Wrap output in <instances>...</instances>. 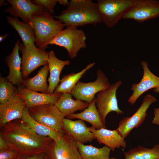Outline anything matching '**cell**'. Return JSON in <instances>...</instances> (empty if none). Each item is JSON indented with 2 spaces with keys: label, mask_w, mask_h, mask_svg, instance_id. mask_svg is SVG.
Masks as SVG:
<instances>
[{
  "label": "cell",
  "mask_w": 159,
  "mask_h": 159,
  "mask_svg": "<svg viewBox=\"0 0 159 159\" xmlns=\"http://www.w3.org/2000/svg\"><path fill=\"white\" fill-rule=\"evenodd\" d=\"M89 128L98 143L104 144L111 151H114L120 147L126 148V143L124 138L116 129L110 130L104 128L96 129L92 126Z\"/></svg>",
  "instance_id": "cell-18"
},
{
  "label": "cell",
  "mask_w": 159,
  "mask_h": 159,
  "mask_svg": "<svg viewBox=\"0 0 159 159\" xmlns=\"http://www.w3.org/2000/svg\"><path fill=\"white\" fill-rule=\"evenodd\" d=\"M21 120L38 135L49 137L55 142L60 140L65 134L64 131H56L35 121L29 115L26 107L23 111Z\"/></svg>",
  "instance_id": "cell-21"
},
{
  "label": "cell",
  "mask_w": 159,
  "mask_h": 159,
  "mask_svg": "<svg viewBox=\"0 0 159 159\" xmlns=\"http://www.w3.org/2000/svg\"><path fill=\"white\" fill-rule=\"evenodd\" d=\"M133 0H98L97 3L102 22L113 27L132 7Z\"/></svg>",
  "instance_id": "cell-5"
},
{
  "label": "cell",
  "mask_w": 159,
  "mask_h": 159,
  "mask_svg": "<svg viewBox=\"0 0 159 159\" xmlns=\"http://www.w3.org/2000/svg\"><path fill=\"white\" fill-rule=\"evenodd\" d=\"M122 84L119 80L107 89L98 92L96 97L95 104L101 119L105 124V119L108 114L111 112H115L118 115L123 114L124 112L119 108L116 92Z\"/></svg>",
  "instance_id": "cell-9"
},
{
  "label": "cell",
  "mask_w": 159,
  "mask_h": 159,
  "mask_svg": "<svg viewBox=\"0 0 159 159\" xmlns=\"http://www.w3.org/2000/svg\"><path fill=\"white\" fill-rule=\"evenodd\" d=\"M86 36L82 29L69 26L57 34L48 44H54L65 48L71 59L75 58L79 51L86 47Z\"/></svg>",
  "instance_id": "cell-4"
},
{
  "label": "cell",
  "mask_w": 159,
  "mask_h": 159,
  "mask_svg": "<svg viewBox=\"0 0 159 159\" xmlns=\"http://www.w3.org/2000/svg\"><path fill=\"white\" fill-rule=\"evenodd\" d=\"M156 101L154 97L150 94L147 95L144 97L139 108L131 116L125 117L120 121L116 130L122 138L125 139L134 128L143 124L146 118L148 109Z\"/></svg>",
  "instance_id": "cell-11"
},
{
  "label": "cell",
  "mask_w": 159,
  "mask_h": 159,
  "mask_svg": "<svg viewBox=\"0 0 159 159\" xmlns=\"http://www.w3.org/2000/svg\"><path fill=\"white\" fill-rule=\"evenodd\" d=\"M6 1L11 4V6L8 7L4 11L9 13L13 17H19L23 21L27 23H28L31 16L36 11L46 10L43 6L36 5L31 0H7Z\"/></svg>",
  "instance_id": "cell-17"
},
{
  "label": "cell",
  "mask_w": 159,
  "mask_h": 159,
  "mask_svg": "<svg viewBox=\"0 0 159 159\" xmlns=\"http://www.w3.org/2000/svg\"><path fill=\"white\" fill-rule=\"evenodd\" d=\"M70 93H62L55 104L59 110L66 116L74 113L76 111L85 110L89 105L88 103L82 100H74Z\"/></svg>",
  "instance_id": "cell-22"
},
{
  "label": "cell",
  "mask_w": 159,
  "mask_h": 159,
  "mask_svg": "<svg viewBox=\"0 0 159 159\" xmlns=\"http://www.w3.org/2000/svg\"><path fill=\"white\" fill-rule=\"evenodd\" d=\"M159 17V1L133 0L130 9L122 19H132L139 23Z\"/></svg>",
  "instance_id": "cell-10"
},
{
  "label": "cell",
  "mask_w": 159,
  "mask_h": 159,
  "mask_svg": "<svg viewBox=\"0 0 159 159\" xmlns=\"http://www.w3.org/2000/svg\"><path fill=\"white\" fill-rule=\"evenodd\" d=\"M9 148L7 142L0 135V150H6Z\"/></svg>",
  "instance_id": "cell-33"
},
{
  "label": "cell",
  "mask_w": 159,
  "mask_h": 159,
  "mask_svg": "<svg viewBox=\"0 0 159 159\" xmlns=\"http://www.w3.org/2000/svg\"><path fill=\"white\" fill-rule=\"evenodd\" d=\"M154 117L152 121L153 124L159 125V107L154 109Z\"/></svg>",
  "instance_id": "cell-32"
},
{
  "label": "cell",
  "mask_w": 159,
  "mask_h": 159,
  "mask_svg": "<svg viewBox=\"0 0 159 159\" xmlns=\"http://www.w3.org/2000/svg\"><path fill=\"white\" fill-rule=\"evenodd\" d=\"M63 130L65 134L75 141L82 143L90 142L95 138L83 120L73 121L64 118Z\"/></svg>",
  "instance_id": "cell-15"
},
{
  "label": "cell",
  "mask_w": 159,
  "mask_h": 159,
  "mask_svg": "<svg viewBox=\"0 0 159 159\" xmlns=\"http://www.w3.org/2000/svg\"><path fill=\"white\" fill-rule=\"evenodd\" d=\"M4 0H1L0 1V6L5 5L9 4V3H6Z\"/></svg>",
  "instance_id": "cell-36"
},
{
  "label": "cell",
  "mask_w": 159,
  "mask_h": 159,
  "mask_svg": "<svg viewBox=\"0 0 159 159\" xmlns=\"http://www.w3.org/2000/svg\"><path fill=\"white\" fill-rule=\"evenodd\" d=\"M110 159H117L114 158H110Z\"/></svg>",
  "instance_id": "cell-39"
},
{
  "label": "cell",
  "mask_w": 159,
  "mask_h": 159,
  "mask_svg": "<svg viewBox=\"0 0 159 159\" xmlns=\"http://www.w3.org/2000/svg\"><path fill=\"white\" fill-rule=\"evenodd\" d=\"M124 153V159H159V144L151 148L139 145Z\"/></svg>",
  "instance_id": "cell-28"
},
{
  "label": "cell",
  "mask_w": 159,
  "mask_h": 159,
  "mask_svg": "<svg viewBox=\"0 0 159 159\" xmlns=\"http://www.w3.org/2000/svg\"><path fill=\"white\" fill-rule=\"evenodd\" d=\"M8 34L7 33H6L4 35L0 36V42H1L7 37Z\"/></svg>",
  "instance_id": "cell-35"
},
{
  "label": "cell",
  "mask_w": 159,
  "mask_h": 159,
  "mask_svg": "<svg viewBox=\"0 0 159 159\" xmlns=\"http://www.w3.org/2000/svg\"><path fill=\"white\" fill-rule=\"evenodd\" d=\"M17 92V87L14 85L6 77H0V103H3Z\"/></svg>",
  "instance_id": "cell-29"
},
{
  "label": "cell",
  "mask_w": 159,
  "mask_h": 159,
  "mask_svg": "<svg viewBox=\"0 0 159 159\" xmlns=\"http://www.w3.org/2000/svg\"><path fill=\"white\" fill-rule=\"evenodd\" d=\"M1 128L0 135L7 142L9 148L21 155L29 156L45 153L53 141L49 137L38 135L21 120L11 121Z\"/></svg>",
  "instance_id": "cell-1"
},
{
  "label": "cell",
  "mask_w": 159,
  "mask_h": 159,
  "mask_svg": "<svg viewBox=\"0 0 159 159\" xmlns=\"http://www.w3.org/2000/svg\"><path fill=\"white\" fill-rule=\"evenodd\" d=\"M96 97L89 104V106L82 112L73 113L66 117L69 119H77L86 121L91 124L96 129L106 128L105 125L102 121L95 104Z\"/></svg>",
  "instance_id": "cell-23"
},
{
  "label": "cell",
  "mask_w": 159,
  "mask_h": 159,
  "mask_svg": "<svg viewBox=\"0 0 159 159\" xmlns=\"http://www.w3.org/2000/svg\"><path fill=\"white\" fill-rule=\"evenodd\" d=\"M20 155L17 152L11 149L0 150V159H16Z\"/></svg>",
  "instance_id": "cell-31"
},
{
  "label": "cell",
  "mask_w": 159,
  "mask_h": 159,
  "mask_svg": "<svg viewBox=\"0 0 159 159\" xmlns=\"http://www.w3.org/2000/svg\"><path fill=\"white\" fill-rule=\"evenodd\" d=\"M7 22L18 32L25 46L35 43L36 37L34 32L29 23L19 20L18 18L6 16Z\"/></svg>",
  "instance_id": "cell-25"
},
{
  "label": "cell",
  "mask_w": 159,
  "mask_h": 159,
  "mask_svg": "<svg viewBox=\"0 0 159 159\" xmlns=\"http://www.w3.org/2000/svg\"><path fill=\"white\" fill-rule=\"evenodd\" d=\"M19 51L22 55L21 72L23 80L39 67L48 64L49 52L37 47L34 43L27 46L20 44Z\"/></svg>",
  "instance_id": "cell-6"
},
{
  "label": "cell",
  "mask_w": 159,
  "mask_h": 159,
  "mask_svg": "<svg viewBox=\"0 0 159 159\" xmlns=\"http://www.w3.org/2000/svg\"><path fill=\"white\" fill-rule=\"evenodd\" d=\"M17 93L25 100L27 109L42 105H55L62 93H39L26 88L22 84L17 87Z\"/></svg>",
  "instance_id": "cell-16"
},
{
  "label": "cell",
  "mask_w": 159,
  "mask_h": 159,
  "mask_svg": "<svg viewBox=\"0 0 159 159\" xmlns=\"http://www.w3.org/2000/svg\"><path fill=\"white\" fill-rule=\"evenodd\" d=\"M45 153L51 159H82L76 141L65 134L57 141H53Z\"/></svg>",
  "instance_id": "cell-12"
},
{
  "label": "cell",
  "mask_w": 159,
  "mask_h": 159,
  "mask_svg": "<svg viewBox=\"0 0 159 159\" xmlns=\"http://www.w3.org/2000/svg\"><path fill=\"white\" fill-rule=\"evenodd\" d=\"M49 72L48 64L45 65L40 69L34 76L23 80L22 85L31 90L48 93L49 85L47 83V80Z\"/></svg>",
  "instance_id": "cell-24"
},
{
  "label": "cell",
  "mask_w": 159,
  "mask_h": 159,
  "mask_svg": "<svg viewBox=\"0 0 159 159\" xmlns=\"http://www.w3.org/2000/svg\"><path fill=\"white\" fill-rule=\"evenodd\" d=\"M97 78L94 82L85 83L79 81L70 92L76 100L90 103L96 94L109 88L111 84L105 74L100 69L96 73Z\"/></svg>",
  "instance_id": "cell-8"
},
{
  "label": "cell",
  "mask_w": 159,
  "mask_h": 159,
  "mask_svg": "<svg viewBox=\"0 0 159 159\" xmlns=\"http://www.w3.org/2000/svg\"><path fill=\"white\" fill-rule=\"evenodd\" d=\"M45 153H40L28 156L26 159H44Z\"/></svg>",
  "instance_id": "cell-34"
},
{
  "label": "cell",
  "mask_w": 159,
  "mask_h": 159,
  "mask_svg": "<svg viewBox=\"0 0 159 159\" xmlns=\"http://www.w3.org/2000/svg\"><path fill=\"white\" fill-rule=\"evenodd\" d=\"M26 107L24 99L17 92L4 103L0 104V127L15 120H21Z\"/></svg>",
  "instance_id": "cell-13"
},
{
  "label": "cell",
  "mask_w": 159,
  "mask_h": 159,
  "mask_svg": "<svg viewBox=\"0 0 159 159\" xmlns=\"http://www.w3.org/2000/svg\"><path fill=\"white\" fill-rule=\"evenodd\" d=\"M31 117L37 122L57 132L63 131V120L66 117L55 105H44L28 109Z\"/></svg>",
  "instance_id": "cell-7"
},
{
  "label": "cell",
  "mask_w": 159,
  "mask_h": 159,
  "mask_svg": "<svg viewBox=\"0 0 159 159\" xmlns=\"http://www.w3.org/2000/svg\"><path fill=\"white\" fill-rule=\"evenodd\" d=\"M141 64L143 69L142 78L139 83L132 85L131 89L133 93L127 101L132 105H133L138 98L148 90L154 88L157 92L159 91V77L150 71L147 61H142Z\"/></svg>",
  "instance_id": "cell-14"
},
{
  "label": "cell",
  "mask_w": 159,
  "mask_h": 159,
  "mask_svg": "<svg viewBox=\"0 0 159 159\" xmlns=\"http://www.w3.org/2000/svg\"><path fill=\"white\" fill-rule=\"evenodd\" d=\"M44 159H51L49 156L46 153H44Z\"/></svg>",
  "instance_id": "cell-38"
},
{
  "label": "cell",
  "mask_w": 159,
  "mask_h": 159,
  "mask_svg": "<svg viewBox=\"0 0 159 159\" xmlns=\"http://www.w3.org/2000/svg\"><path fill=\"white\" fill-rule=\"evenodd\" d=\"M82 159H110L111 150L104 146L97 148L92 145H85L76 141Z\"/></svg>",
  "instance_id": "cell-27"
},
{
  "label": "cell",
  "mask_w": 159,
  "mask_h": 159,
  "mask_svg": "<svg viewBox=\"0 0 159 159\" xmlns=\"http://www.w3.org/2000/svg\"><path fill=\"white\" fill-rule=\"evenodd\" d=\"M33 29L37 47L45 49L49 42L63 30L64 24L55 20L48 11L39 10L31 16L28 21Z\"/></svg>",
  "instance_id": "cell-3"
},
{
  "label": "cell",
  "mask_w": 159,
  "mask_h": 159,
  "mask_svg": "<svg viewBox=\"0 0 159 159\" xmlns=\"http://www.w3.org/2000/svg\"><path fill=\"white\" fill-rule=\"evenodd\" d=\"M32 1L36 5L43 6L47 11L52 14L54 11V7L57 3H59V0H32Z\"/></svg>",
  "instance_id": "cell-30"
},
{
  "label": "cell",
  "mask_w": 159,
  "mask_h": 159,
  "mask_svg": "<svg viewBox=\"0 0 159 159\" xmlns=\"http://www.w3.org/2000/svg\"><path fill=\"white\" fill-rule=\"evenodd\" d=\"M20 42L18 39L11 54L6 58L5 62L9 69L8 80L17 87L22 84L23 79L21 72V58L19 54Z\"/></svg>",
  "instance_id": "cell-19"
},
{
  "label": "cell",
  "mask_w": 159,
  "mask_h": 159,
  "mask_svg": "<svg viewBox=\"0 0 159 159\" xmlns=\"http://www.w3.org/2000/svg\"><path fill=\"white\" fill-rule=\"evenodd\" d=\"M27 157L26 155H21L16 159H26Z\"/></svg>",
  "instance_id": "cell-37"
},
{
  "label": "cell",
  "mask_w": 159,
  "mask_h": 159,
  "mask_svg": "<svg viewBox=\"0 0 159 159\" xmlns=\"http://www.w3.org/2000/svg\"><path fill=\"white\" fill-rule=\"evenodd\" d=\"M67 8L54 16L67 27L88 25L96 26L102 20L97 3L91 0H71Z\"/></svg>",
  "instance_id": "cell-2"
},
{
  "label": "cell",
  "mask_w": 159,
  "mask_h": 159,
  "mask_svg": "<svg viewBox=\"0 0 159 159\" xmlns=\"http://www.w3.org/2000/svg\"><path fill=\"white\" fill-rule=\"evenodd\" d=\"M95 64V62L90 63L78 72L73 73L63 76L60 80V83L55 88L53 93H70L83 75Z\"/></svg>",
  "instance_id": "cell-26"
},
{
  "label": "cell",
  "mask_w": 159,
  "mask_h": 159,
  "mask_svg": "<svg viewBox=\"0 0 159 159\" xmlns=\"http://www.w3.org/2000/svg\"><path fill=\"white\" fill-rule=\"evenodd\" d=\"M47 62L49 72L47 80L49 82L48 93L52 94L60 82L59 77L62 70L65 66L69 65L70 62L68 60H62L58 59L52 50L49 52Z\"/></svg>",
  "instance_id": "cell-20"
}]
</instances>
